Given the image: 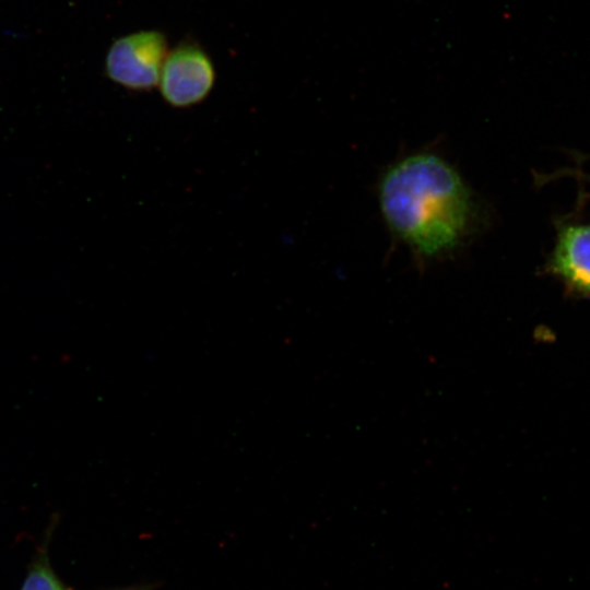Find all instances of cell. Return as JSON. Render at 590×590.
Wrapping results in <instances>:
<instances>
[{
	"instance_id": "1",
	"label": "cell",
	"mask_w": 590,
	"mask_h": 590,
	"mask_svg": "<svg viewBox=\"0 0 590 590\" xmlns=\"http://www.w3.org/2000/svg\"><path fill=\"white\" fill-rule=\"evenodd\" d=\"M379 202L393 233L426 257L456 247L474 214L471 192L460 175L430 153L391 166L380 181Z\"/></svg>"
},
{
	"instance_id": "2",
	"label": "cell",
	"mask_w": 590,
	"mask_h": 590,
	"mask_svg": "<svg viewBox=\"0 0 590 590\" xmlns=\"http://www.w3.org/2000/svg\"><path fill=\"white\" fill-rule=\"evenodd\" d=\"M167 39L155 30L139 31L114 40L105 59L106 76L131 91H151L158 85Z\"/></svg>"
},
{
	"instance_id": "3",
	"label": "cell",
	"mask_w": 590,
	"mask_h": 590,
	"mask_svg": "<svg viewBox=\"0 0 590 590\" xmlns=\"http://www.w3.org/2000/svg\"><path fill=\"white\" fill-rule=\"evenodd\" d=\"M214 83L210 56L198 44L182 43L168 51L157 86L168 105L188 108L203 102Z\"/></svg>"
},
{
	"instance_id": "4",
	"label": "cell",
	"mask_w": 590,
	"mask_h": 590,
	"mask_svg": "<svg viewBox=\"0 0 590 590\" xmlns=\"http://www.w3.org/2000/svg\"><path fill=\"white\" fill-rule=\"evenodd\" d=\"M553 264L573 286L590 293V226H573L563 232Z\"/></svg>"
},
{
	"instance_id": "5",
	"label": "cell",
	"mask_w": 590,
	"mask_h": 590,
	"mask_svg": "<svg viewBox=\"0 0 590 590\" xmlns=\"http://www.w3.org/2000/svg\"><path fill=\"white\" fill-rule=\"evenodd\" d=\"M20 590H72L52 569L46 544L32 562Z\"/></svg>"
},
{
	"instance_id": "6",
	"label": "cell",
	"mask_w": 590,
	"mask_h": 590,
	"mask_svg": "<svg viewBox=\"0 0 590 590\" xmlns=\"http://www.w3.org/2000/svg\"><path fill=\"white\" fill-rule=\"evenodd\" d=\"M120 590H150L149 587H130Z\"/></svg>"
}]
</instances>
